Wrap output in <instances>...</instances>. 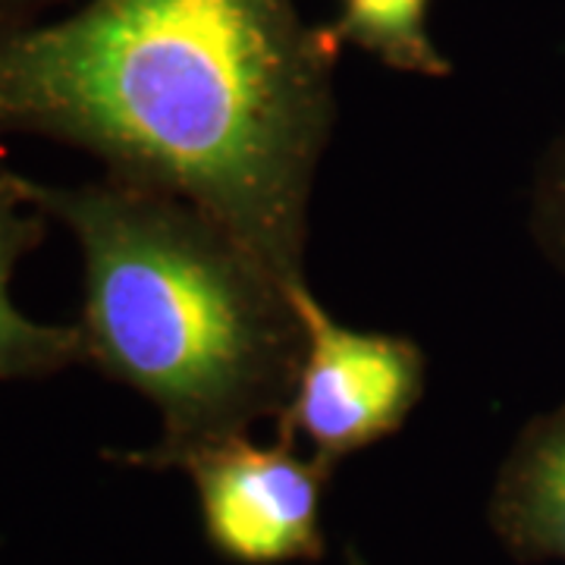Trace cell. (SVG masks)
<instances>
[{
  "instance_id": "obj_1",
  "label": "cell",
  "mask_w": 565,
  "mask_h": 565,
  "mask_svg": "<svg viewBox=\"0 0 565 565\" xmlns=\"http://www.w3.org/2000/svg\"><path fill=\"white\" fill-rule=\"evenodd\" d=\"M333 54L292 0H92L0 29V139L66 141L199 204L289 289L305 282Z\"/></svg>"
},
{
  "instance_id": "obj_2",
  "label": "cell",
  "mask_w": 565,
  "mask_h": 565,
  "mask_svg": "<svg viewBox=\"0 0 565 565\" xmlns=\"http://www.w3.org/2000/svg\"><path fill=\"white\" fill-rule=\"evenodd\" d=\"M20 185L79 245L88 364L161 412L158 444L107 459L167 471L280 418L302 364V323L289 289L217 217L120 177Z\"/></svg>"
},
{
  "instance_id": "obj_3",
  "label": "cell",
  "mask_w": 565,
  "mask_h": 565,
  "mask_svg": "<svg viewBox=\"0 0 565 565\" xmlns=\"http://www.w3.org/2000/svg\"><path fill=\"white\" fill-rule=\"evenodd\" d=\"M305 337L296 390L277 418V437L337 465L396 434L424 396L427 359L408 337L367 333L340 323L308 282L289 286Z\"/></svg>"
},
{
  "instance_id": "obj_4",
  "label": "cell",
  "mask_w": 565,
  "mask_h": 565,
  "mask_svg": "<svg viewBox=\"0 0 565 565\" xmlns=\"http://www.w3.org/2000/svg\"><path fill=\"white\" fill-rule=\"evenodd\" d=\"M195 484L207 544L239 565L321 559V503L337 465L299 456L296 444L243 437L202 446L180 465Z\"/></svg>"
},
{
  "instance_id": "obj_5",
  "label": "cell",
  "mask_w": 565,
  "mask_h": 565,
  "mask_svg": "<svg viewBox=\"0 0 565 565\" xmlns=\"http://www.w3.org/2000/svg\"><path fill=\"white\" fill-rule=\"evenodd\" d=\"M490 525L522 563H565V405L525 424L490 497Z\"/></svg>"
},
{
  "instance_id": "obj_6",
  "label": "cell",
  "mask_w": 565,
  "mask_h": 565,
  "mask_svg": "<svg viewBox=\"0 0 565 565\" xmlns=\"http://www.w3.org/2000/svg\"><path fill=\"white\" fill-rule=\"evenodd\" d=\"M47 217L20 185V173L0 170V381H35L88 364L85 333L76 323H44L10 299L17 264L39 248Z\"/></svg>"
},
{
  "instance_id": "obj_7",
  "label": "cell",
  "mask_w": 565,
  "mask_h": 565,
  "mask_svg": "<svg viewBox=\"0 0 565 565\" xmlns=\"http://www.w3.org/2000/svg\"><path fill=\"white\" fill-rule=\"evenodd\" d=\"M427 3L430 0H340V20L327 32L337 44H359L393 70L446 76L449 61L427 35Z\"/></svg>"
},
{
  "instance_id": "obj_8",
  "label": "cell",
  "mask_w": 565,
  "mask_h": 565,
  "mask_svg": "<svg viewBox=\"0 0 565 565\" xmlns=\"http://www.w3.org/2000/svg\"><path fill=\"white\" fill-rule=\"evenodd\" d=\"M531 233L553 267L565 274V136L553 141L537 167L531 199Z\"/></svg>"
}]
</instances>
